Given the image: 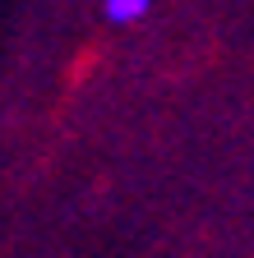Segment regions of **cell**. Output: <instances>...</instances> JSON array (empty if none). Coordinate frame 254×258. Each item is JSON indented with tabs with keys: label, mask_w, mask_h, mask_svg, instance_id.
<instances>
[{
	"label": "cell",
	"mask_w": 254,
	"mask_h": 258,
	"mask_svg": "<svg viewBox=\"0 0 254 258\" xmlns=\"http://www.w3.org/2000/svg\"><path fill=\"white\" fill-rule=\"evenodd\" d=\"M148 5L153 0H102V10H107L111 23H134V19L148 14Z\"/></svg>",
	"instance_id": "obj_1"
}]
</instances>
